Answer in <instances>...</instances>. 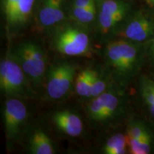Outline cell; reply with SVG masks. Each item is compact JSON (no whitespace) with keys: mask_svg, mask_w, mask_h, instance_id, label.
Here are the masks:
<instances>
[{"mask_svg":"<svg viewBox=\"0 0 154 154\" xmlns=\"http://www.w3.org/2000/svg\"><path fill=\"white\" fill-rule=\"evenodd\" d=\"M146 44L121 38L106 42L103 50L106 69L118 87H126L139 73L146 57Z\"/></svg>","mask_w":154,"mask_h":154,"instance_id":"1","label":"cell"},{"mask_svg":"<svg viewBox=\"0 0 154 154\" xmlns=\"http://www.w3.org/2000/svg\"><path fill=\"white\" fill-rule=\"evenodd\" d=\"M55 26L49 40L54 51L66 57H91V39L86 29L69 23Z\"/></svg>","mask_w":154,"mask_h":154,"instance_id":"2","label":"cell"},{"mask_svg":"<svg viewBox=\"0 0 154 154\" xmlns=\"http://www.w3.org/2000/svg\"><path fill=\"white\" fill-rule=\"evenodd\" d=\"M22 67L9 52L0 63V89L9 97L34 99L36 93Z\"/></svg>","mask_w":154,"mask_h":154,"instance_id":"3","label":"cell"},{"mask_svg":"<svg viewBox=\"0 0 154 154\" xmlns=\"http://www.w3.org/2000/svg\"><path fill=\"white\" fill-rule=\"evenodd\" d=\"M34 87L45 83L47 56L42 48L32 41L21 42L11 52Z\"/></svg>","mask_w":154,"mask_h":154,"instance_id":"4","label":"cell"},{"mask_svg":"<svg viewBox=\"0 0 154 154\" xmlns=\"http://www.w3.org/2000/svg\"><path fill=\"white\" fill-rule=\"evenodd\" d=\"M125 102L122 92L110 88L90 99L85 106L86 119L94 126H104L124 113Z\"/></svg>","mask_w":154,"mask_h":154,"instance_id":"5","label":"cell"},{"mask_svg":"<svg viewBox=\"0 0 154 154\" xmlns=\"http://www.w3.org/2000/svg\"><path fill=\"white\" fill-rule=\"evenodd\" d=\"M97 26L100 34L111 39L128 18L130 7L124 0H96Z\"/></svg>","mask_w":154,"mask_h":154,"instance_id":"6","label":"cell"},{"mask_svg":"<svg viewBox=\"0 0 154 154\" xmlns=\"http://www.w3.org/2000/svg\"><path fill=\"white\" fill-rule=\"evenodd\" d=\"M78 67L69 61H60L47 69L45 79L46 91L53 101H59L68 95L77 74Z\"/></svg>","mask_w":154,"mask_h":154,"instance_id":"7","label":"cell"},{"mask_svg":"<svg viewBox=\"0 0 154 154\" xmlns=\"http://www.w3.org/2000/svg\"><path fill=\"white\" fill-rule=\"evenodd\" d=\"M154 36V18L138 11L128 17L113 38H121L138 44H146Z\"/></svg>","mask_w":154,"mask_h":154,"instance_id":"8","label":"cell"},{"mask_svg":"<svg viewBox=\"0 0 154 154\" xmlns=\"http://www.w3.org/2000/svg\"><path fill=\"white\" fill-rule=\"evenodd\" d=\"M27 118V109L22 99L7 98L3 107V123L6 140L9 145L20 138Z\"/></svg>","mask_w":154,"mask_h":154,"instance_id":"9","label":"cell"},{"mask_svg":"<svg viewBox=\"0 0 154 154\" xmlns=\"http://www.w3.org/2000/svg\"><path fill=\"white\" fill-rule=\"evenodd\" d=\"M126 134L129 153L149 154L154 151V132L145 121L138 118L131 119Z\"/></svg>","mask_w":154,"mask_h":154,"instance_id":"10","label":"cell"},{"mask_svg":"<svg viewBox=\"0 0 154 154\" xmlns=\"http://www.w3.org/2000/svg\"><path fill=\"white\" fill-rule=\"evenodd\" d=\"M51 120L57 131L69 137H79L84 133L83 120L78 113L72 110L56 111L51 114Z\"/></svg>","mask_w":154,"mask_h":154,"instance_id":"11","label":"cell"},{"mask_svg":"<svg viewBox=\"0 0 154 154\" xmlns=\"http://www.w3.org/2000/svg\"><path fill=\"white\" fill-rule=\"evenodd\" d=\"M66 0H40L38 21L43 28H51L64 19L63 5Z\"/></svg>","mask_w":154,"mask_h":154,"instance_id":"12","label":"cell"},{"mask_svg":"<svg viewBox=\"0 0 154 154\" xmlns=\"http://www.w3.org/2000/svg\"><path fill=\"white\" fill-rule=\"evenodd\" d=\"M28 148L32 154H54L56 153L52 140L41 128H35L28 140Z\"/></svg>","mask_w":154,"mask_h":154,"instance_id":"13","label":"cell"},{"mask_svg":"<svg viewBox=\"0 0 154 154\" xmlns=\"http://www.w3.org/2000/svg\"><path fill=\"white\" fill-rule=\"evenodd\" d=\"M111 82H113V80L106 69H93L90 99L98 96L111 88Z\"/></svg>","mask_w":154,"mask_h":154,"instance_id":"14","label":"cell"},{"mask_svg":"<svg viewBox=\"0 0 154 154\" xmlns=\"http://www.w3.org/2000/svg\"><path fill=\"white\" fill-rule=\"evenodd\" d=\"M101 152L104 154H125L128 153V141L126 134L116 133L103 143Z\"/></svg>","mask_w":154,"mask_h":154,"instance_id":"15","label":"cell"},{"mask_svg":"<svg viewBox=\"0 0 154 154\" xmlns=\"http://www.w3.org/2000/svg\"><path fill=\"white\" fill-rule=\"evenodd\" d=\"M139 88L144 105L154 120V79L146 75L142 76Z\"/></svg>","mask_w":154,"mask_h":154,"instance_id":"16","label":"cell"},{"mask_svg":"<svg viewBox=\"0 0 154 154\" xmlns=\"http://www.w3.org/2000/svg\"><path fill=\"white\" fill-rule=\"evenodd\" d=\"M93 69L85 68L77 73L74 82V88L78 96L83 98L91 97Z\"/></svg>","mask_w":154,"mask_h":154,"instance_id":"17","label":"cell"},{"mask_svg":"<svg viewBox=\"0 0 154 154\" xmlns=\"http://www.w3.org/2000/svg\"><path fill=\"white\" fill-rule=\"evenodd\" d=\"M70 15L79 24H89L97 17V7L94 6L87 8H82L71 6Z\"/></svg>","mask_w":154,"mask_h":154,"instance_id":"18","label":"cell"},{"mask_svg":"<svg viewBox=\"0 0 154 154\" xmlns=\"http://www.w3.org/2000/svg\"><path fill=\"white\" fill-rule=\"evenodd\" d=\"M22 0H2V8L5 17L6 26L11 22L15 11Z\"/></svg>","mask_w":154,"mask_h":154,"instance_id":"19","label":"cell"},{"mask_svg":"<svg viewBox=\"0 0 154 154\" xmlns=\"http://www.w3.org/2000/svg\"><path fill=\"white\" fill-rule=\"evenodd\" d=\"M72 7H82V8H87L96 6V0H73Z\"/></svg>","mask_w":154,"mask_h":154,"instance_id":"20","label":"cell"},{"mask_svg":"<svg viewBox=\"0 0 154 154\" xmlns=\"http://www.w3.org/2000/svg\"><path fill=\"white\" fill-rule=\"evenodd\" d=\"M146 55H147L149 60L154 68V36L147 43V48H146Z\"/></svg>","mask_w":154,"mask_h":154,"instance_id":"21","label":"cell"},{"mask_svg":"<svg viewBox=\"0 0 154 154\" xmlns=\"http://www.w3.org/2000/svg\"><path fill=\"white\" fill-rule=\"evenodd\" d=\"M146 2L151 7L154 8V0H146Z\"/></svg>","mask_w":154,"mask_h":154,"instance_id":"22","label":"cell"}]
</instances>
